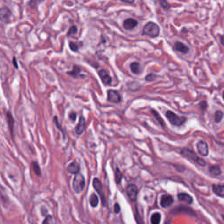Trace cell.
<instances>
[{"instance_id": "cell-12", "label": "cell", "mask_w": 224, "mask_h": 224, "mask_svg": "<svg viewBox=\"0 0 224 224\" xmlns=\"http://www.w3.org/2000/svg\"><path fill=\"white\" fill-rule=\"evenodd\" d=\"M173 201L174 200H173L172 196L169 195V194H164L161 196V199H160V206L164 208H168L173 203Z\"/></svg>"}, {"instance_id": "cell-25", "label": "cell", "mask_w": 224, "mask_h": 224, "mask_svg": "<svg viewBox=\"0 0 224 224\" xmlns=\"http://www.w3.org/2000/svg\"><path fill=\"white\" fill-rule=\"evenodd\" d=\"M160 221H161V215H160V213L156 212L151 216V224H160Z\"/></svg>"}, {"instance_id": "cell-21", "label": "cell", "mask_w": 224, "mask_h": 224, "mask_svg": "<svg viewBox=\"0 0 224 224\" xmlns=\"http://www.w3.org/2000/svg\"><path fill=\"white\" fill-rule=\"evenodd\" d=\"M130 70H131V72L133 74H139L141 73V71H142L141 65L139 64V62H132V63L130 64Z\"/></svg>"}, {"instance_id": "cell-39", "label": "cell", "mask_w": 224, "mask_h": 224, "mask_svg": "<svg viewBox=\"0 0 224 224\" xmlns=\"http://www.w3.org/2000/svg\"><path fill=\"white\" fill-rule=\"evenodd\" d=\"M123 3H127V4H133L134 0H121Z\"/></svg>"}, {"instance_id": "cell-16", "label": "cell", "mask_w": 224, "mask_h": 224, "mask_svg": "<svg viewBox=\"0 0 224 224\" xmlns=\"http://www.w3.org/2000/svg\"><path fill=\"white\" fill-rule=\"evenodd\" d=\"M212 190L215 194L219 197H221V198H224V185L214 184L212 187Z\"/></svg>"}, {"instance_id": "cell-27", "label": "cell", "mask_w": 224, "mask_h": 224, "mask_svg": "<svg viewBox=\"0 0 224 224\" xmlns=\"http://www.w3.org/2000/svg\"><path fill=\"white\" fill-rule=\"evenodd\" d=\"M151 113H152V115L154 116V117L157 119V121L159 122V123L161 125L162 127H165V122H164V120L161 118V117L159 116V114L156 111V110H151Z\"/></svg>"}, {"instance_id": "cell-33", "label": "cell", "mask_w": 224, "mask_h": 224, "mask_svg": "<svg viewBox=\"0 0 224 224\" xmlns=\"http://www.w3.org/2000/svg\"><path fill=\"white\" fill-rule=\"evenodd\" d=\"M53 121H54V123H55V124H56V126H57V128L59 129V130H61V132L63 133V136H64V138H65V133H64V130H63V129H62V127H61V125L59 123V122H58V118L57 117H53Z\"/></svg>"}, {"instance_id": "cell-7", "label": "cell", "mask_w": 224, "mask_h": 224, "mask_svg": "<svg viewBox=\"0 0 224 224\" xmlns=\"http://www.w3.org/2000/svg\"><path fill=\"white\" fill-rule=\"evenodd\" d=\"M171 214H173V215H178V214H187V215H189V216H196L195 212H194L192 208H188V207H186V206H179V207H177V208H173V209L171 211Z\"/></svg>"}, {"instance_id": "cell-10", "label": "cell", "mask_w": 224, "mask_h": 224, "mask_svg": "<svg viewBox=\"0 0 224 224\" xmlns=\"http://www.w3.org/2000/svg\"><path fill=\"white\" fill-rule=\"evenodd\" d=\"M108 101L110 102L118 103L122 101V97L117 90H108Z\"/></svg>"}, {"instance_id": "cell-29", "label": "cell", "mask_w": 224, "mask_h": 224, "mask_svg": "<svg viewBox=\"0 0 224 224\" xmlns=\"http://www.w3.org/2000/svg\"><path fill=\"white\" fill-rule=\"evenodd\" d=\"M42 224H54V219H53V216L48 215V216H46Z\"/></svg>"}, {"instance_id": "cell-1", "label": "cell", "mask_w": 224, "mask_h": 224, "mask_svg": "<svg viewBox=\"0 0 224 224\" xmlns=\"http://www.w3.org/2000/svg\"><path fill=\"white\" fill-rule=\"evenodd\" d=\"M180 154L182 155L183 157H185L186 159H189L192 162L197 164L198 166H200V167L206 166V161L202 158L199 157L194 151L191 149H189V148H186V147L182 148V150L180 151Z\"/></svg>"}, {"instance_id": "cell-20", "label": "cell", "mask_w": 224, "mask_h": 224, "mask_svg": "<svg viewBox=\"0 0 224 224\" xmlns=\"http://www.w3.org/2000/svg\"><path fill=\"white\" fill-rule=\"evenodd\" d=\"M208 171H209V172H210L213 176H219L221 174V170L220 167L217 166V165H212V166H210L209 168H208Z\"/></svg>"}, {"instance_id": "cell-17", "label": "cell", "mask_w": 224, "mask_h": 224, "mask_svg": "<svg viewBox=\"0 0 224 224\" xmlns=\"http://www.w3.org/2000/svg\"><path fill=\"white\" fill-rule=\"evenodd\" d=\"M174 49H175L177 52H179V53H188L189 52V47L188 46H186L184 43L182 42H179V41H177L174 45Z\"/></svg>"}, {"instance_id": "cell-11", "label": "cell", "mask_w": 224, "mask_h": 224, "mask_svg": "<svg viewBox=\"0 0 224 224\" xmlns=\"http://www.w3.org/2000/svg\"><path fill=\"white\" fill-rule=\"evenodd\" d=\"M85 128H86V120L85 118L83 117H81L79 118V122H78L77 125L75 126V129H74V131H75V133H76V135H78V136H81V135L84 132V130H85Z\"/></svg>"}, {"instance_id": "cell-41", "label": "cell", "mask_w": 224, "mask_h": 224, "mask_svg": "<svg viewBox=\"0 0 224 224\" xmlns=\"http://www.w3.org/2000/svg\"><path fill=\"white\" fill-rule=\"evenodd\" d=\"M221 42L224 46V36H221Z\"/></svg>"}, {"instance_id": "cell-30", "label": "cell", "mask_w": 224, "mask_h": 224, "mask_svg": "<svg viewBox=\"0 0 224 224\" xmlns=\"http://www.w3.org/2000/svg\"><path fill=\"white\" fill-rule=\"evenodd\" d=\"M42 1H44V0H31L29 2L28 5L30 7H32V8H36L37 6L41 4Z\"/></svg>"}, {"instance_id": "cell-14", "label": "cell", "mask_w": 224, "mask_h": 224, "mask_svg": "<svg viewBox=\"0 0 224 224\" xmlns=\"http://www.w3.org/2000/svg\"><path fill=\"white\" fill-rule=\"evenodd\" d=\"M178 199H179V201L181 202H184V203L187 204H192L193 201H194V199L190 194H188L187 193H179L178 194Z\"/></svg>"}, {"instance_id": "cell-32", "label": "cell", "mask_w": 224, "mask_h": 224, "mask_svg": "<svg viewBox=\"0 0 224 224\" xmlns=\"http://www.w3.org/2000/svg\"><path fill=\"white\" fill-rule=\"evenodd\" d=\"M76 33H77V26L72 25V26L69 28V30H68V33H67V35H68V36H71V35H73V34H75Z\"/></svg>"}, {"instance_id": "cell-15", "label": "cell", "mask_w": 224, "mask_h": 224, "mask_svg": "<svg viewBox=\"0 0 224 224\" xmlns=\"http://www.w3.org/2000/svg\"><path fill=\"white\" fill-rule=\"evenodd\" d=\"M67 171L69 173H71V174H74V175H75V174H77V173L80 172V165H79L77 162L74 161V162L70 163L69 165L68 166Z\"/></svg>"}, {"instance_id": "cell-5", "label": "cell", "mask_w": 224, "mask_h": 224, "mask_svg": "<svg viewBox=\"0 0 224 224\" xmlns=\"http://www.w3.org/2000/svg\"><path fill=\"white\" fill-rule=\"evenodd\" d=\"M93 187H94L95 190L97 192V194L100 196L101 200H102V205L105 207L106 206V197H105V194H104V188H103V185L101 182V180L98 178H95L93 179Z\"/></svg>"}, {"instance_id": "cell-24", "label": "cell", "mask_w": 224, "mask_h": 224, "mask_svg": "<svg viewBox=\"0 0 224 224\" xmlns=\"http://www.w3.org/2000/svg\"><path fill=\"white\" fill-rule=\"evenodd\" d=\"M123 179V173L120 171V169L118 167H116V170H115V181L116 183L119 185L121 183Z\"/></svg>"}, {"instance_id": "cell-38", "label": "cell", "mask_w": 224, "mask_h": 224, "mask_svg": "<svg viewBox=\"0 0 224 224\" xmlns=\"http://www.w3.org/2000/svg\"><path fill=\"white\" fill-rule=\"evenodd\" d=\"M69 118L72 120V121H75V119H76V113L75 112H74V111H71L69 113Z\"/></svg>"}, {"instance_id": "cell-4", "label": "cell", "mask_w": 224, "mask_h": 224, "mask_svg": "<svg viewBox=\"0 0 224 224\" xmlns=\"http://www.w3.org/2000/svg\"><path fill=\"white\" fill-rule=\"evenodd\" d=\"M166 117L168 119V121L174 126H181L187 121V118L185 117H179L171 110H167L166 112Z\"/></svg>"}, {"instance_id": "cell-19", "label": "cell", "mask_w": 224, "mask_h": 224, "mask_svg": "<svg viewBox=\"0 0 224 224\" xmlns=\"http://www.w3.org/2000/svg\"><path fill=\"white\" fill-rule=\"evenodd\" d=\"M6 118H7V123H8L9 130L10 132L12 134V138H13V128H14V119L12 117V113L10 111H7V114H6Z\"/></svg>"}, {"instance_id": "cell-6", "label": "cell", "mask_w": 224, "mask_h": 224, "mask_svg": "<svg viewBox=\"0 0 224 224\" xmlns=\"http://www.w3.org/2000/svg\"><path fill=\"white\" fill-rule=\"evenodd\" d=\"M126 193L128 197L130 198V200L134 202L137 200V197H138V194H139V188L135 184H130V185L127 186Z\"/></svg>"}, {"instance_id": "cell-8", "label": "cell", "mask_w": 224, "mask_h": 224, "mask_svg": "<svg viewBox=\"0 0 224 224\" xmlns=\"http://www.w3.org/2000/svg\"><path fill=\"white\" fill-rule=\"evenodd\" d=\"M196 147H197V151L198 152L200 153L201 156H208V152H209V149H208V143L204 140H200L199 142L197 143L196 145Z\"/></svg>"}, {"instance_id": "cell-23", "label": "cell", "mask_w": 224, "mask_h": 224, "mask_svg": "<svg viewBox=\"0 0 224 224\" xmlns=\"http://www.w3.org/2000/svg\"><path fill=\"white\" fill-rule=\"evenodd\" d=\"M31 167H32V170L33 171V172L36 174L37 176H41V170L40 165L37 161H33L31 164Z\"/></svg>"}, {"instance_id": "cell-34", "label": "cell", "mask_w": 224, "mask_h": 224, "mask_svg": "<svg viewBox=\"0 0 224 224\" xmlns=\"http://www.w3.org/2000/svg\"><path fill=\"white\" fill-rule=\"evenodd\" d=\"M159 3H160L161 7H162L163 9H165V10H168V9L170 8V5L168 4V3H167L166 0H160Z\"/></svg>"}, {"instance_id": "cell-28", "label": "cell", "mask_w": 224, "mask_h": 224, "mask_svg": "<svg viewBox=\"0 0 224 224\" xmlns=\"http://www.w3.org/2000/svg\"><path fill=\"white\" fill-rule=\"evenodd\" d=\"M222 117H223V113L221 110L216 111V113H215V121H216V123L221 122Z\"/></svg>"}, {"instance_id": "cell-42", "label": "cell", "mask_w": 224, "mask_h": 224, "mask_svg": "<svg viewBox=\"0 0 224 224\" xmlns=\"http://www.w3.org/2000/svg\"><path fill=\"white\" fill-rule=\"evenodd\" d=\"M222 216V219H223V220H224V215H222V216Z\"/></svg>"}, {"instance_id": "cell-26", "label": "cell", "mask_w": 224, "mask_h": 224, "mask_svg": "<svg viewBox=\"0 0 224 224\" xmlns=\"http://www.w3.org/2000/svg\"><path fill=\"white\" fill-rule=\"evenodd\" d=\"M81 68L80 67H78V66H74L73 68V70L72 71H68V74H69V75H71V76H74V77H78L79 75H80V73H81Z\"/></svg>"}, {"instance_id": "cell-43", "label": "cell", "mask_w": 224, "mask_h": 224, "mask_svg": "<svg viewBox=\"0 0 224 224\" xmlns=\"http://www.w3.org/2000/svg\"><path fill=\"white\" fill-rule=\"evenodd\" d=\"M223 98H224V93H223Z\"/></svg>"}, {"instance_id": "cell-2", "label": "cell", "mask_w": 224, "mask_h": 224, "mask_svg": "<svg viewBox=\"0 0 224 224\" xmlns=\"http://www.w3.org/2000/svg\"><path fill=\"white\" fill-rule=\"evenodd\" d=\"M72 186H73L74 191L75 192L76 194H81V193L84 190L86 186V181L84 176L82 175V173H80V172L77 173V174H75L74 177Z\"/></svg>"}, {"instance_id": "cell-35", "label": "cell", "mask_w": 224, "mask_h": 224, "mask_svg": "<svg viewBox=\"0 0 224 224\" xmlns=\"http://www.w3.org/2000/svg\"><path fill=\"white\" fill-rule=\"evenodd\" d=\"M157 77L156 75H155L154 74H149L148 75H146L145 76V80H146L147 82H152V81H154L155 78Z\"/></svg>"}, {"instance_id": "cell-9", "label": "cell", "mask_w": 224, "mask_h": 224, "mask_svg": "<svg viewBox=\"0 0 224 224\" xmlns=\"http://www.w3.org/2000/svg\"><path fill=\"white\" fill-rule=\"evenodd\" d=\"M12 19V12L7 7L0 8V21L4 23H9Z\"/></svg>"}, {"instance_id": "cell-36", "label": "cell", "mask_w": 224, "mask_h": 224, "mask_svg": "<svg viewBox=\"0 0 224 224\" xmlns=\"http://www.w3.org/2000/svg\"><path fill=\"white\" fill-rule=\"evenodd\" d=\"M199 106H200V108L202 110H206V109H207V106H208L207 102H206V101H202V102H200V104H199Z\"/></svg>"}, {"instance_id": "cell-22", "label": "cell", "mask_w": 224, "mask_h": 224, "mask_svg": "<svg viewBox=\"0 0 224 224\" xmlns=\"http://www.w3.org/2000/svg\"><path fill=\"white\" fill-rule=\"evenodd\" d=\"M90 204L92 208H96L99 204V198L96 194H92L90 197Z\"/></svg>"}, {"instance_id": "cell-18", "label": "cell", "mask_w": 224, "mask_h": 224, "mask_svg": "<svg viewBox=\"0 0 224 224\" xmlns=\"http://www.w3.org/2000/svg\"><path fill=\"white\" fill-rule=\"evenodd\" d=\"M138 25V21L134 19H127L123 22V27L127 30H131Z\"/></svg>"}, {"instance_id": "cell-40", "label": "cell", "mask_w": 224, "mask_h": 224, "mask_svg": "<svg viewBox=\"0 0 224 224\" xmlns=\"http://www.w3.org/2000/svg\"><path fill=\"white\" fill-rule=\"evenodd\" d=\"M13 63H14V66H15V68H18L19 67H18V64H17L16 58H13Z\"/></svg>"}, {"instance_id": "cell-13", "label": "cell", "mask_w": 224, "mask_h": 224, "mask_svg": "<svg viewBox=\"0 0 224 224\" xmlns=\"http://www.w3.org/2000/svg\"><path fill=\"white\" fill-rule=\"evenodd\" d=\"M98 75H99V77L101 78L102 82H103V84L109 85V84L111 83V77H110V74H109V73L107 72L106 70H99V71H98Z\"/></svg>"}, {"instance_id": "cell-3", "label": "cell", "mask_w": 224, "mask_h": 224, "mask_svg": "<svg viewBox=\"0 0 224 224\" xmlns=\"http://www.w3.org/2000/svg\"><path fill=\"white\" fill-rule=\"evenodd\" d=\"M159 26L154 22H148L143 28L142 34L143 35H147L151 38L159 36Z\"/></svg>"}, {"instance_id": "cell-31", "label": "cell", "mask_w": 224, "mask_h": 224, "mask_svg": "<svg viewBox=\"0 0 224 224\" xmlns=\"http://www.w3.org/2000/svg\"><path fill=\"white\" fill-rule=\"evenodd\" d=\"M80 44L79 43H75V42H72V41H70L69 42V47L70 49L72 50V51H74V52H77L78 50H79V47H80Z\"/></svg>"}, {"instance_id": "cell-37", "label": "cell", "mask_w": 224, "mask_h": 224, "mask_svg": "<svg viewBox=\"0 0 224 224\" xmlns=\"http://www.w3.org/2000/svg\"><path fill=\"white\" fill-rule=\"evenodd\" d=\"M121 211V208H120V205L118 203H115L114 205V212L116 214H119Z\"/></svg>"}]
</instances>
